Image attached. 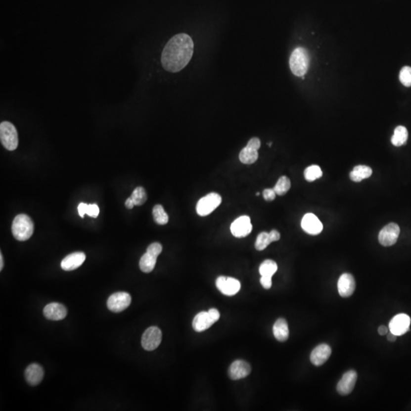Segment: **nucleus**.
<instances>
[{"label":"nucleus","instance_id":"obj_17","mask_svg":"<svg viewBox=\"0 0 411 411\" xmlns=\"http://www.w3.org/2000/svg\"><path fill=\"white\" fill-rule=\"evenodd\" d=\"M44 315L49 320H60L66 318L67 310L63 305L53 302L45 306Z\"/></svg>","mask_w":411,"mask_h":411},{"label":"nucleus","instance_id":"obj_37","mask_svg":"<svg viewBox=\"0 0 411 411\" xmlns=\"http://www.w3.org/2000/svg\"><path fill=\"white\" fill-rule=\"evenodd\" d=\"M247 146L248 147L252 148V149H256V150H258L261 147V140L257 137H254V138H251L249 141H248V144H247Z\"/></svg>","mask_w":411,"mask_h":411},{"label":"nucleus","instance_id":"obj_25","mask_svg":"<svg viewBox=\"0 0 411 411\" xmlns=\"http://www.w3.org/2000/svg\"><path fill=\"white\" fill-rule=\"evenodd\" d=\"M258 151L252 148L248 147L246 145L240 152L239 160L241 161V163L245 164V165L254 163L258 159Z\"/></svg>","mask_w":411,"mask_h":411},{"label":"nucleus","instance_id":"obj_42","mask_svg":"<svg viewBox=\"0 0 411 411\" xmlns=\"http://www.w3.org/2000/svg\"><path fill=\"white\" fill-rule=\"evenodd\" d=\"M125 206L127 209H130V210H131V209L134 208V206H135V204H134V201H133L132 198H131V197H129V198L127 199V200H126Z\"/></svg>","mask_w":411,"mask_h":411},{"label":"nucleus","instance_id":"obj_30","mask_svg":"<svg viewBox=\"0 0 411 411\" xmlns=\"http://www.w3.org/2000/svg\"><path fill=\"white\" fill-rule=\"evenodd\" d=\"M131 198L135 206H142L147 200V194L145 189L142 187H136L131 195Z\"/></svg>","mask_w":411,"mask_h":411},{"label":"nucleus","instance_id":"obj_22","mask_svg":"<svg viewBox=\"0 0 411 411\" xmlns=\"http://www.w3.org/2000/svg\"><path fill=\"white\" fill-rule=\"evenodd\" d=\"M372 175L371 168L366 165H357L350 174V179L354 182H360L368 179Z\"/></svg>","mask_w":411,"mask_h":411},{"label":"nucleus","instance_id":"obj_36","mask_svg":"<svg viewBox=\"0 0 411 411\" xmlns=\"http://www.w3.org/2000/svg\"><path fill=\"white\" fill-rule=\"evenodd\" d=\"M260 281L264 289H269L272 286V277L271 276H261Z\"/></svg>","mask_w":411,"mask_h":411},{"label":"nucleus","instance_id":"obj_43","mask_svg":"<svg viewBox=\"0 0 411 411\" xmlns=\"http://www.w3.org/2000/svg\"><path fill=\"white\" fill-rule=\"evenodd\" d=\"M387 339H388V341H396L397 335H395V334H393V333H391V332H390V333H388V335H387Z\"/></svg>","mask_w":411,"mask_h":411},{"label":"nucleus","instance_id":"obj_8","mask_svg":"<svg viewBox=\"0 0 411 411\" xmlns=\"http://www.w3.org/2000/svg\"><path fill=\"white\" fill-rule=\"evenodd\" d=\"M400 234V227L396 223H389L380 231L378 241L383 246L393 245L398 241Z\"/></svg>","mask_w":411,"mask_h":411},{"label":"nucleus","instance_id":"obj_32","mask_svg":"<svg viewBox=\"0 0 411 411\" xmlns=\"http://www.w3.org/2000/svg\"><path fill=\"white\" fill-rule=\"evenodd\" d=\"M400 81L406 87L411 86V67L405 66L401 69L399 75Z\"/></svg>","mask_w":411,"mask_h":411},{"label":"nucleus","instance_id":"obj_3","mask_svg":"<svg viewBox=\"0 0 411 411\" xmlns=\"http://www.w3.org/2000/svg\"><path fill=\"white\" fill-rule=\"evenodd\" d=\"M310 57L309 52L303 47H297L293 50L289 58V66L295 76L302 77L309 70Z\"/></svg>","mask_w":411,"mask_h":411},{"label":"nucleus","instance_id":"obj_27","mask_svg":"<svg viewBox=\"0 0 411 411\" xmlns=\"http://www.w3.org/2000/svg\"><path fill=\"white\" fill-rule=\"evenodd\" d=\"M152 215H153L154 220L157 224L163 226L169 223V216L164 210L162 205H155L152 210Z\"/></svg>","mask_w":411,"mask_h":411},{"label":"nucleus","instance_id":"obj_34","mask_svg":"<svg viewBox=\"0 0 411 411\" xmlns=\"http://www.w3.org/2000/svg\"><path fill=\"white\" fill-rule=\"evenodd\" d=\"M86 214L93 218H96L99 214V207H97V204H89Z\"/></svg>","mask_w":411,"mask_h":411},{"label":"nucleus","instance_id":"obj_1","mask_svg":"<svg viewBox=\"0 0 411 411\" xmlns=\"http://www.w3.org/2000/svg\"><path fill=\"white\" fill-rule=\"evenodd\" d=\"M193 42L187 34L182 33L171 38L162 53V65L166 71L178 73L191 60Z\"/></svg>","mask_w":411,"mask_h":411},{"label":"nucleus","instance_id":"obj_12","mask_svg":"<svg viewBox=\"0 0 411 411\" xmlns=\"http://www.w3.org/2000/svg\"><path fill=\"white\" fill-rule=\"evenodd\" d=\"M337 288L340 296L343 298H348L354 294L356 289V281L354 276L350 274H342L337 282Z\"/></svg>","mask_w":411,"mask_h":411},{"label":"nucleus","instance_id":"obj_14","mask_svg":"<svg viewBox=\"0 0 411 411\" xmlns=\"http://www.w3.org/2000/svg\"><path fill=\"white\" fill-rule=\"evenodd\" d=\"M302 228L306 233L312 235L320 234L323 230V224L313 213H307L302 220Z\"/></svg>","mask_w":411,"mask_h":411},{"label":"nucleus","instance_id":"obj_40","mask_svg":"<svg viewBox=\"0 0 411 411\" xmlns=\"http://www.w3.org/2000/svg\"><path fill=\"white\" fill-rule=\"evenodd\" d=\"M269 234L270 238H271L272 242H274V241H279V238H280V234H279V231H276V230H272V231H270Z\"/></svg>","mask_w":411,"mask_h":411},{"label":"nucleus","instance_id":"obj_15","mask_svg":"<svg viewBox=\"0 0 411 411\" xmlns=\"http://www.w3.org/2000/svg\"><path fill=\"white\" fill-rule=\"evenodd\" d=\"M251 368L249 364L244 360H235L230 365L228 375L231 379L239 380L245 378L251 373Z\"/></svg>","mask_w":411,"mask_h":411},{"label":"nucleus","instance_id":"obj_11","mask_svg":"<svg viewBox=\"0 0 411 411\" xmlns=\"http://www.w3.org/2000/svg\"><path fill=\"white\" fill-rule=\"evenodd\" d=\"M411 318L406 314H399L391 319L389 323V330L395 335L401 336L410 330Z\"/></svg>","mask_w":411,"mask_h":411},{"label":"nucleus","instance_id":"obj_7","mask_svg":"<svg viewBox=\"0 0 411 411\" xmlns=\"http://www.w3.org/2000/svg\"><path fill=\"white\" fill-rule=\"evenodd\" d=\"M162 334L157 327H150L146 329L142 337V346L148 351H152L160 345Z\"/></svg>","mask_w":411,"mask_h":411},{"label":"nucleus","instance_id":"obj_9","mask_svg":"<svg viewBox=\"0 0 411 411\" xmlns=\"http://www.w3.org/2000/svg\"><path fill=\"white\" fill-rule=\"evenodd\" d=\"M230 229H231V234L236 238H244V237L248 236L252 231L251 219L248 216H241L238 217L231 223Z\"/></svg>","mask_w":411,"mask_h":411},{"label":"nucleus","instance_id":"obj_38","mask_svg":"<svg viewBox=\"0 0 411 411\" xmlns=\"http://www.w3.org/2000/svg\"><path fill=\"white\" fill-rule=\"evenodd\" d=\"M88 206H89V204L84 203H81L78 206V211H79V214L82 218H84L85 214L87 213Z\"/></svg>","mask_w":411,"mask_h":411},{"label":"nucleus","instance_id":"obj_20","mask_svg":"<svg viewBox=\"0 0 411 411\" xmlns=\"http://www.w3.org/2000/svg\"><path fill=\"white\" fill-rule=\"evenodd\" d=\"M216 322L214 321L209 312H201L195 316L192 323L195 331L202 332L210 328Z\"/></svg>","mask_w":411,"mask_h":411},{"label":"nucleus","instance_id":"obj_44","mask_svg":"<svg viewBox=\"0 0 411 411\" xmlns=\"http://www.w3.org/2000/svg\"><path fill=\"white\" fill-rule=\"evenodd\" d=\"M3 257H2V254L1 253L0 254V271H2V268H3Z\"/></svg>","mask_w":411,"mask_h":411},{"label":"nucleus","instance_id":"obj_16","mask_svg":"<svg viewBox=\"0 0 411 411\" xmlns=\"http://www.w3.org/2000/svg\"><path fill=\"white\" fill-rule=\"evenodd\" d=\"M331 354V348L327 344H322L312 350L310 360L313 365L320 366L325 364Z\"/></svg>","mask_w":411,"mask_h":411},{"label":"nucleus","instance_id":"obj_28","mask_svg":"<svg viewBox=\"0 0 411 411\" xmlns=\"http://www.w3.org/2000/svg\"><path fill=\"white\" fill-rule=\"evenodd\" d=\"M291 187V182L286 176H282L279 178V180L276 182V185L274 186V189L276 194L279 196L286 194Z\"/></svg>","mask_w":411,"mask_h":411},{"label":"nucleus","instance_id":"obj_24","mask_svg":"<svg viewBox=\"0 0 411 411\" xmlns=\"http://www.w3.org/2000/svg\"><path fill=\"white\" fill-rule=\"evenodd\" d=\"M408 138V132L406 127L398 126L395 128L394 135L391 137V143L395 146H401L406 143Z\"/></svg>","mask_w":411,"mask_h":411},{"label":"nucleus","instance_id":"obj_29","mask_svg":"<svg viewBox=\"0 0 411 411\" xmlns=\"http://www.w3.org/2000/svg\"><path fill=\"white\" fill-rule=\"evenodd\" d=\"M323 175L321 169L318 165H311L305 170V179L307 182H312L320 179Z\"/></svg>","mask_w":411,"mask_h":411},{"label":"nucleus","instance_id":"obj_31","mask_svg":"<svg viewBox=\"0 0 411 411\" xmlns=\"http://www.w3.org/2000/svg\"><path fill=\"white\" fill-rule=\"evenodd\" d=\"M271 242H272V241L270 238L269 233L266 232V231H262L257 237L255 248L258 251H263V250L268 248V245Z\"/></svg>","mask_w":411,"mask_h":411},{"label":"nucleus","instance_id":"obj_6","mask_svg":"<svg viewBox=\"0 0 411 411\" xmlns=\"http://www.w3.org/2000/svg\"><path fill=\"white\" fill-rule=\"evenodd\" d=\"M131 295L125 292H115L107 299V306L113 312H121L129 307L131 305Z\"/></svg>","mask_w":411,"mask_h":411},{"label":"nucleus","instance_id":"obj_23","mask_svg":"<svg viewBox=\"0 0 411 411\" xmlns=\"http://www.w3.org/2000/svg\"><path fill=\"white\" fill-rule=\"evenodd\" d=\"M156 261H157V257L154 256L149 253L145 252L139 261V268L142 272L146 273V274L152 272L155 268Z\"/></svg>","mask_w":411,"mask_h":411},{"label":"nucleus","instance_id":"obj_4","mask_svg":"<svg viewBox=\"0 0 411 411\" xmlns=\"http://www.w3.org/2000/svg\"><path fill=\"white\" fill-rule=\"evenodd\" d=\"M0 140L8 151H14L18 145V136L16 128L12 123L3 121L0 124Z\"/></svg>","mask_w":411,"mask_h":411},{"label":"nucleus","instance_id":"obj_2","mask_svg":"<svg viewBox=\"0 0 411 411\" xmlns=\"http://www.w3.org/2000/svg\"><path fill=\"white\" fill-rule=\"evenodd\" d=\"M35 229L33 221L25 214L18 215L14 219L12 232L14 238L18 241H25L32 236Z\"/></svg>","mask_w":411,"mask_h":411},{"label":"nucleus","instance_id":"obj_19","mask_svg":"<svg viewBox=\"0 0 411 411\" xmlns=\"http://www.w3.org/2000/svg\"><path fill=\"white\" fill-rule=\"evenodd\" d=\"M45 375L43 368L38 364H33L28 365L25 369V376L29 385H38L40 384Z\"/></svg>","mask_w":411,"mask_h":411},{"label":"nucleus","instance_id":"obj_10","mask_svg":"<svg viewBox=\"0 0 411 411\" xmlns=\"http://www.w3.org/2000/svg\"><path fill=\"white\" fill-rule=\"evenodd\" d=\"M217 289L226 296H231L238 293L241 289V283L238 279L232 277L219 276L216 281Z\"/></svg>","mask_w":411,"mask_h":411},{"label":"nucleus","instance_id":"obj_41","mask_svg":"<svg viewBox=\"0 0 411 411\" xmlns=\"http://www.w3.org/2000/svg\"><path fill=\"white\" fill-rule=\"evenodd\" d=\"M378 334H379L381 336L386 335V334H388V327H385V326L381 325L378 327Z\"/></svg>","mask_w":411,"mask_h":411},{"label":"nucleus","instance_id":"obj_45","mask_svg":"<svg viewBox=\"0 0 411 411\" xmlns=\"http://www.w3.org/2000/svg\"><path fill=\"white\" fill-rule=\"evenodd\" d=\"M259 195H260V193H259V192H257V193H256V196H259Z\"/></svg>","mask_w":411,"mask_h":411},{"label":"nucleus","instance_id":"obj_26","mask_svg":"<svg viewBox=\"0 0 411 411\" xmlns=\"http://www.w3.org/2000/svg\"><path fill=\"white\" fill-rule=\"evenodd\" d=\"M277 264L275 261H272V260H266L260 265L259 272L261 276L272 277L274 274L277 271Z\"/></svg>","mask_w":411,"mask_h":411},{"label":"nucleus","instance_id":"obj_13","mask_svg":"<svg viewBox=\"0 0 411 411\" xmlns=\"http://www.w3.org/2000/svg\"><path fill=\"white\" fill-rule=\"evenodd\" d=\"M357 381V371L350 370L344 374L337 384V390L341 395H347L351 393Z\"/></svg>","mask_w":411,"mask_h":411},{"label":"nucleus","instance_id":"obj_33","mask_svg":"<svg viewBox=\"0 0 411 411\" xmlns=\"http://www.w3.org/2000/svg\"><path fill=\"white\" fill-rule=\"evenodd\" d=\"M162 244H159V243L158 242L152 243V244H151L148 247L147 250H146V252L149 253V254L154 255V256L157 257V258L159 254L162 253Z\"/></svg>","mask_w":411,"mask_h":411},{"label":"nucleus","instance_id":"obj_35","mask_svg":"<svg viewBox=\"0 0 411 411\" xmlns=\"http://www.w3.org/2000/svg\"><path fill=\"white\" fill-rule=\"evenodd\" d=\"M276 192H275L274 188L265 189L263 191V197H264V200H267V201H272V200H274L275 197H276Z\"/></svg>","mask_w":411,"mask_h":411},{"label":"nucleus","instance_id":"obj_18","mask_svg":"<svg viewBox=\"0 0 411 411\" xmlns=\"http://www.w3.org/2000/svg\"><path fill=\"white\" fill-rule=\"evenodd\" d=\"M86 254L83 252H74L69 254L62 261V269L66 271H73L80 268L86 261Z\"/></svg>","mask_w":411,"mask_h":411},{"label":"nucleus","instance_id":"obj_5","mask_svg":"<svg viewBox=\"0 0 411 411\" xmlns=\"http://www.w3.org/2000/svg\"><path fill=\"white\" fill-rule=\"evenodd\" d=\"M221 203L222 197L219 193H208L197 202V207H196L197 214L200 217L208 216L210 213H213Z\"/></svg>","mask_w":411,"mask_h":411},{"label":"nucleus","instance_id":"obj_39","mask_svg":"<svg viewBox=\"0 0 411 411\" xmlns=\"http://www.w3.org/2000/svg\"><path fill=\"white\" fill-rule=\"evenodd\" d=\"M209 313H210V316H211L212 319L214 320L215 322L218 321L219 319H220V314L219 311L216 309H211L208 311Z\"/></svg>","mask_w":411,"mask_h":411},{"label":"nucleus","instance_id":"obj_21","mask_svg":"<svg viewBox=\"0 0 411 411\" xmlns=\"http://www.w3.org/2000/svg\"><path fill=\"white\" fill-rule=\"evenodd\" d=\"M274 335L276 340L284 342L289 338V331L287 321L284 319H279L273 327Z\"/></svg>","mask_w":411,"mask_h":411}]
</instances>
